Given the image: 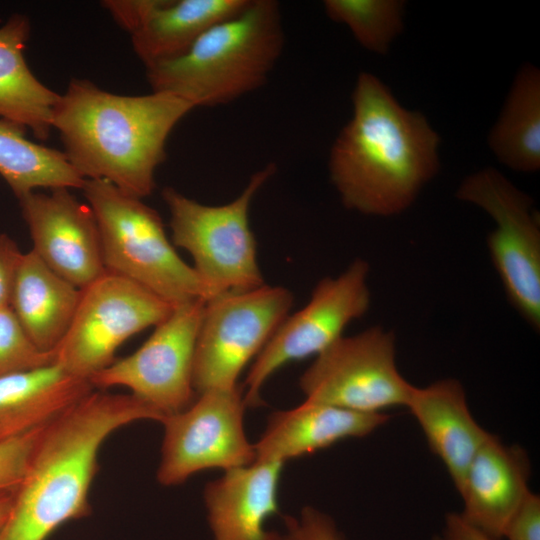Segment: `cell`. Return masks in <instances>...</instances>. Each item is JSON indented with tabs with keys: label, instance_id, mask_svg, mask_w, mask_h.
Returning <instances> with one entry per match:
<instances>
[{
	"label": "cell",
	"instance_id": "1",
	"mask_svg": "<svg viewBox=\"0 0 540 540\" xmlns=\"http://www.w3.org/2000/svg\"><path fill=\"white\" fill-rule=\"evenodd\" d=\"M353 114L336 137L328 169L342 204L368 216L407 210L440 168V137L375 75L361 72Z\"/></svg>",
	"mask_w": 540,
	"mask_h": 540
},
{
	"label": "cell",
	"instance_id": "2",
	"mask_svg": "<svg viewBox=\"0 0 540 540\" xmlns=\"http://www.w3.org/2000/svg\"><path fill=\"white\" fill-rule=\"evenodd\" d=\"M195 107L172 94H113L85 79H72L55 106L52 128L66 158L85 180H105L143 199L155 188L167 139Z\"/></svg>",
	"mask_w": 540,
	"mask_h": 540
},
{
	"label": "cell",
	"instance_id": "3",
	"mask_svg": "<svg viewBox=\"0 0 540 540\" xmlns=\"http://www.w3.org/2000/svg\"><path fill=\"white\" fill-rule=\"evenodd\" d=\"M163 419L132 394L93 390L45 427L0 540H47L66 522L87 517L98 452L107 437L135 421Z\"/></svg>",
	"mask_w": 540,
	"mask_h": 540
},
{
	"label": "cell",
	"instance_id": "4",
	"mask_svg": "<svg viewBox=\"0 0 540 540\" xmlns=\"http://www.w3.org/2000/svg\"><path fill=\"white\" fill-rule=\"evenodd\" d=\"M283 47L280 4L249 0L182 55L145 67L146 78L152 91L172 94L195 108L220 106L262 87Z\"/></svg>",
	"mask_w": 540,
	"mask_h": 540
},
{
	"label": "cell",
	"instance_id": "5",
	"mask_svg": "<svg viewBox=\"0 0 540 540\" xmlns=\"http://www.w3.org/2000/svg\"><path fill=\"white\" fill-rule=\"evenodd\" d=\"M82 190L97 220L105 270L173 306L206 301L198 275L177 254L156 210L105 180H85Z\"/></svg>",
	"mask_w": 540,
	"mask_h": 540
},
{
	"label": "cell",
	"instance_id": "6",
	"mask_svg": "<svg viewBox=\"0 0 540 540\" xmlns=\"http://www.w3.org/2000/svg\"><path fill=\"white\" fill-rule=\"evenodd\" d=\"M276 169L274 163L265 165L252 174L235 199L222 205L200 203L172 187L162 190L170 213L172 242L191 255L206 301L265 284L249 212L254 197Z\"/></svg>",
	"mask_w": 540,
	"mask_h": 540
},
{
	"label": "cell",
	"instance_id": "7",
	"mask_svg": "<svg viewBox=\"0 0 540 540\" xmlns=\"http://www.w3.org/2000/svg\"><path fill=\"white\" fill-rule=\"evenodd\" d=\"M293 302L289 289L266 283L205 301L193 362L195 392L238 386L239 375L289 315Z\"/></svg>",
	"mask_w": 540,
	"mask_h": 540
},
{
	"label": "cell",
	"instance_id": "8",
	"mask_svg": "<svg viewBox=\"0 0 540 540\" xmlns=\"http://www.w3.org/2000/svg\"><path fill=\"white\" fill-rule=\"evenodd\" d=\"M456 197L484 210L494 221L487 247L512 307L535 331L540 329V223L531 198L498 170L467 176Z\"/></svg>",
	"mask_w": 540,
	"mask_h": 540
},
{
	"label": "cell",
	"instance_id": "9",
	"mask_svg": "<svg viewBox=\"0 0 540 540\" xmlns=\"http://www.w3.org/2000/svg\"><path fill=\"white\" fill-rule=\"evenodd\" d=\"M80 290L73 321L53 354L54 363L87 380L115 361V352L126 340L157 326L174 308L147 288L107 270Z\"/></svg>",
	"mask_w": 540,
	"mask_h": 540
},
{
	"label": "cell",
	"instance_id": "10",
	"mask_svg": "<svg viewBox=\"0 0 540 540\" xmlns=\"http://www.w3.org/2000/svg\"><path fill=\"white\" fill-rule=\"evenodd\" d=\"M299 385L307 403L365 414L406 407L414 389L397 368L394 333L381 326L339 338L316 356Z\"/></svg>",
	"mask_w": 540,
	"mask_h": 540
},
{
	"label": "cell",
	"instance_id": "11",
	"mask_svg": "<svg viewBox=\"0 0 540 540\" xmlns=\"http://www.w3.org/2000/svg\"><path fill=\"white\" fill-rule=\"evenodd\" d=\"M369 272L367 261L354 260L338 276L321 279L307 304L283 320L248 371L246 407L262 404V387L277 370L292 361L319 355L369 310Z\"/></svg>",
	"mask_w": 540,
	"mask_h": 540
},
{
	"label": "cell",
	"instance_id": "12",
	"mask_svg": "<svg viewBox=\"0 0 540 540\" xmlns=\"http://www.w3.org/2000/svg\"><path fill=\"white\" fill-rule=\"evenodd\" d=\"M245 408L243 390L236 386L204 391L184 410L165 416L158 482L173 486L206 469L254 463V444L243 426Z\"/></svg>",
	"mask_w": 540,
	"mask_h": 540
},
{
	"label": "cell",
	"instance_id": "13",
	"mask_svg": "<svg viewBox=\"0 0 540 540\" xmlns=\"http://www.w3.org/2000/svg\"><path fill=\"white\" fill-rule=\"evenodd\" d=\"M205 300L174 306L133 354L90 377L94 389L126 387L165 416L187 408L194 397L193 362Z\"/></svg>",
	"mask_w": 540,
	"mask_h": 540
},
{
	"label": "cell",
	"instance_id": "14",
	"mask_svg": "<svg viewBox=\"0 0 540 540\" xmlns=\"http://www.w3.org/2000/svg\"><path fill=\"white\" fill-rule=\"evenodd\" d=\"M32 251L79 289L105 272L96 217L68 188L29 192L18 198Z\"/></svg>",
	"mask_w": 540,
	"mask_h": 540
},
{
	"label": "cell",
	"instance_id": "15",
	"mask_svg": "<svg viewBox=\"0 0 540 540\" xmlns=\"http://www.w3.org/2000/svg\"><path fill=\"white\" fill-rule=\"evenodd\" d=\"M530 462L519 446H509L490 434L473 458L459 494L462 518L500 540L528 494Z\"/></svg>",
	"mask_w": 540,
	"mask_h": 540
},
{
	"label": "cell",
	"instance_id": "16",
	"mask_svg": "<svg viewBox=\"0 0 540 540\" xmlns=\"http://www.w3.org/2000/svg\"><path fill=\"white\" fill-rule=\"evenodd\" d=\"M282 467L277 461L254 462L207 483L204 501L214 540H283L265 526L279 513Z\"/></svg>",
	"mask_w": 540,
	"mask_h": 540
},
{
	"label": "cell",
	"instance_id": "17",
	"mask_svg": "<svg viewBox=\"0 0 540 540\" xmlns=\"http://www.w3.org/2000/svg\"><path fill=\"white\" fill-rule=\"evenodd\" d=\"M385 413L365 414L324 404L303 402L269 416L254 444L255 462L285 461L309 455L354 437H364L385 424Z\"/></svg>",
	"mask_w": 540,
	"mask_h": 540
},
{
	"label": "cell",
	"instance_id": "18",
	"mask_svg": "<svg viewBox=\"0 0 540 540\" xmlns=\"http://www.w3.org/2000/svg\"><path fill=\"white\" fill-rule=\"evenodd\" d=\"M406 407L459 491L473 458L491 434L473 418L463 385L447 378L414 386Z\"/></svg>",
	"mask_w": 540,
	"mask_h": 540
},
{
	"label": "cell",
	"instance_id": "19",
	"mask_svg": "<svg viewBox=\"0 0 540 540\" xmlns=\"http://www.w3.org/2000/svg\"><path fill=\"white\" fill-rule=\"evenodd\" d=\"M94 390L56 363L0 378V444L48 425Z\"/></svg>",
	"mask_w": 540,
	"mask_h": 540
},
{
	"label": "cell",
	"instance_id": "20",
	"mask_svg": "<svg viewBox=\"0 0 540 540\" xmlns=\"http://www.w3.org/2000/svg\"><path fill=\"white\" fill-rule=\"evenodd\" d=\"M80 294L30 250L20 259L9 306L30 341L52 353L73 321Z\"/></svg>",
	"mask_w": 540,
	"mask_h": 540
},
{
	"label": "cell",
	"instance_id": "21",
	"mask_svg": "<svg viewBox=\"0 0 540 540\" xmlns=\"http://www.w3.org/2000/svg\"><path fill=\"white\" fill-rule=\"evenodd\" d=\"M30 22L13 14L0 27V119L46 140L60 94L40 82L28 67L24 50Z\"/></svg>",
	"mask_w": 540,
	"mask_h": 540
},
{
	"label": "cell",
	"instance_id": "22",
	"mask_svg": "<svg viewBox=\"0 0 540 540\" xmlns=\"http://www.w3.org/2000/svg\"><path fill=\"white\" fill-rule=\"evenodd\" d=\"M249 0H159L131 33L145 67L185 53L207 30L238 14Z\"/></svg>",
	"mask_w": 540,
	"mask_h": 540
},
{
	"label": "cell",
	"instance_id": "23",
	"mask_svg": "<svg viewBox=\"0 0 540 540\" xmlns=\"http://www.w3.org/2000/svg\"><path fill=\"white\" fill-rule=\"evenodd\" d=\"M495 157L517 172L540 168V71L525 63L516 74L503 109L488 135Z\"/></svg>",
	"mask_w": 540,
	"mask_h": 540
},
{
	"label": "cell",
	"instance_id": "24",
	"mask_svg": "<svg viewBox=\"0 0 540 540\" xmlns=\"http://www.w3.org/2000/svg\"><path fill=\"white\" fill-rule=\"evenodd\" d=\"M0 176L17 199L39 188L82 189L85 182L63 151L29 140L25 129L2 119Z\"/></svg>",
	"mask_w": 540,
	"mask_h": 540
},
{
	"label": "cell",
	"instance_id": "25",
	"mask_svg": "<svg viewBox=\"0 0 540 540\" xmlns=\"http://www.w3.org/2000/svg\"><path fill=\"white\" fill-rule=\"evenodd\" d=\"M402 0H325L329 19L346 25L365 49L384 55L404 28Z\"/></svg>",
	"mask_w": 540,
	"mask_h": 540
},
{
	"label": "cell",
	"instance_id": "26",
	"mask_svg": "<svg viewBox=\"0 0 540 540\" xmlns=\"http://www.w3.org/2000/svg\"><path fill=\"white\" fill-rule=\"evenodd\" d=\"M53 362V352H43L30 341L10 306L0 308V378Z\"/></svg>",
	"mask_w": 540,
	"mask_h": 540
},
{
	"label": "cell",
	"instance_id": "27",
	"mask_svg": "<svg viewBox=\"0 0 540 540\" xmlns=\"http://www.w3.org/2000/svg\"><path fill=\"white\" fill-rule=\"evenodd\" d=\"M46 426L0 444V492L17 489Z\"/></svg>",
	"mask_w": 540,
	"mask_h": 540
},
{
	"label": "cell",
	"instance_id": "28",
	"mask_svg": "<svg viewBox=\"0 0 540 540\" xmlns=\"http://www.w3.org/2000/svg\"><path fill=\"white\" fill-rule=\"evenodd\" d=\"M284 523L287 532L283 540H344L333 519L310 506L298 517L285 516Z\"/></svg>",
	"mask_w": 540,
	"mask_h": 540
},
{
	"label": "cell",
	"instance_id": "29",
	"mask_svg": "<svg viewBox=\"0 0 540 540\" xmlns=\"http://www.w3.org/2000/svg\"><path fill=\"white\" fill-rule=\"evenodd\" d=\"M507 540H540V497L532 492L508 523Z\"/></svg>",
	"mask_w": 540,
	"mask_h": 540
},
{
	"label": "cell",
	"instance_id": "30",
	"mask_svg": "<svg viewBox=\"0 0 540 540\" xmlns=\"http://www.w3.org/2000/svg\"><path fill=\"white\" fill-rule=\"evenodd\" d=\"M159 0H106L101 5L109 11L116 23L133 33L156 7Z\"/></svg>",
	"mask_w": 540,
	"mask_h": 540
},
{
	"label": "cell",
	"instance_id": "31",
	"mask_svg": "<svg viewBox=\"0 0 540 540\" xmlns=\"http://www.w3.org/2000/svg\"><path fill=\"white\" fill-rule=\"evenodd\" d=\"M23 252L7 234L0 233V308L9 305L17 267Z\"/></svg>",
	"mask_w": 540,
	"mask_h": 540
},
{
	"label": "cell",
	"instance_id": "32",
	"mask_svg": "<svg viewBox=\"0 0 540 540\" xmlns=\"http://www.w3.org/2000/svg\"><path fill=\"white\" fill-rule=\"evenodd\" d=\"M442 540H498L466 522L460 513H449L445 520Z\"/></svg>",
	"mask_w": 540,
	"mask_h": 540
},
{
	"label": "cell",
	"instance_id": "33",
	"mask_svg": "<svg viewBox=\"0 0 540 540\" xmlns=\"http://www.w3.org/2000/svg\"><path fill=\"white\" fill-rule=\"evenodd\" d=\"M14 494L15 490L0 492V532L10 514L14 501Z\"/></svg>",
	"mask_w": 540,
	"mask_h": 540
}]
</instances>
